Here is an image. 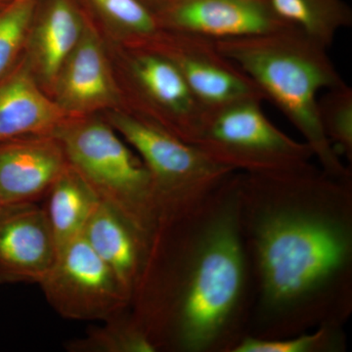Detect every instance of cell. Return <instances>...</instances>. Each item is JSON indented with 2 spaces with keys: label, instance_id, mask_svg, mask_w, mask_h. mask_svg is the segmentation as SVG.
<instances>
[{
  "label": "cell",
  "instance_id": "obj_5",
  "mask_svg": "<svg viewBox=\"0 0 352 352\" xmlns=\"http://www.w3.org/2000/svg\"><path fill=\"white\" fill-rule=\"evenodd\" d=\"M261 99L245 98L204 112L193 144L226 168L252 175L294 173L310 168L307 143L289 138L268 120Z\"/></svg>",
  "mask_w": 352,
  "mask_h": 352
},
{
  "label": "cell",
  "instance_id": "obj_15",
  "mask_svg": "<svg viewBox=\"0 0 352 352\" xmlns=\"http://www.w3.org/2000/svg\"><path fill=\"white\" fill-rule=\"evenodd\" d=\"M63 109L41 92L29 69L0 80V143L30 135H52L67 122Z\"/></svg>",
  "mask_w": 352,
  "mask_h": 352
},
{
  "label": "cell",
  "instance_id": "obj_18",
  "mask_svg": "<svg viewBox=\"0 0 352 352\" xmlns=\"http://www.w3.org/2000/svg\"><path fill=\"white\" fill-rule=\"evenodd\" d=\"M275 13L322 45H332L340 30L351 27V8L342 0H270Z\"/></svg>",
  "mask_w": 352,
  "mask_h": 352
},
{
  "label": "cell",
  "instance_id": "obj_3",
  "mask_svg": "<svg viewBox=\"0 0 352 352\" xmlns=\"http://www.w3.org/2000/svg\"><path fill=\"white\" fill-rule=\"evenodd\" d=\"M52 135L101 203L131 222L154 247L162 226L151 175L117 131L99 120H67Z\"/></svg>",
  "mask_w": 352,
  "mask_h": 352
},
{
  "label": "cell",
  "instance_id": "obj_17",
  "mask_svg": "<svg viewBox=\"0 0 352 352\" xmlns=\"http://www.w3.org/2000/svg\"><path fill=\"white\" fill-rule=\"evenodd\" d=\"M85 29L80 13L69 0L51 1L34 34V55L46 80L54 82Z\"/></svg>",
  "mask_w": 352,
  "mask_h": 352
},
{
  "label": "cell",
  "instance_id": "obj_1",
  "mask_svg": "<svg viewBox=\"0 0 352 352\" xmlns=\"http://www.w3.org/2000/svg\"><path fill=\"white\" fill-rule=\"evenodd\" d=\"M215 44L302 134L326 173L346 178L349 173L326 138L319 118V91L346 85L327 47L294 27Z\"/></svg>",
  "mask_w": 352,
  "mask_h": 352
},
{
  "label": "cell",
  "instance_id": "obj_4",
  "mask_svg": "<svg viewBox=\"0 0 352 352\" xmlns=\"http://www.w3.org/2000/svg\"><path fill=\"white\" fill-rule=\"evenodd\" d=\"M223 215L204 236L178 302V340L189 351L214 344L231 320L244 288L238 223L232 212Z\"/></svg>",
  "mask_w": 352,
  "mask_h": 352
},
{
  "label": "cell",
  "instance_id": "obj_13",
  "mask_svg": "<svg viewBox=\"0 0 352 352\" xmlns=\"http://www.w3.org/2000/svg\"><path fill=\"white\" fill-rule=\"evenodd\" d=\"M55 82L57 104L66 113L90 112L120 100L101 41L87 25Z\"/></svg>",
  "mask_w": 352,
  "mask_h": 352
},
{
  "label": "cell",
  "instance_id": "obj_21",
  "mask_svg": "<svg viewBox=\"0 0 352 352\" xmlns=\"http://www.w3.org/2000/svg\"><path fill=\"white\" fill-rule=\"evenodd\" d=\"M36 0H14L0 11V80L6 75L24 43Z\"/></svg>",
  "mask_w": 352,
  "mask_h": 352
},
{
  "label": "cell",
  "instance_id": "obj_12",
  "mask_svg": "<svg viewBox=\"0 0 352 352\" xmlns=\"http://www.w3.org/2000/svg\"><path fill=\"white\" fill-rule=\"evenodd\" d=\"M53 135H30L0 143V198L4 205L38 203L68 166Z\"/></svg>",
  "mask_w": 352,
  "mask_h": 352
},
{
  "label": "cell",
  "instance_id": "obj_11",
  "mask_svg": "<svg viewBox=\"0 0 352 352\" xmlns=\"http://www.w3.org/2000/svg\"><path fill=\"white\" fill-rule=\"evenodd\" d=\"M56 254V243L38 203L3 206L0 210V285H38Z\"/></svg>",
  "mask_w": 352,
  "mask_h": 352
},
{
  "label": "cell",
  "instance_id": "obj_19",
  "mask_svg": "<svg viewBox=\"0 0 352 352\" xmlns=\"http://www.w3.org/2000/svg\"><path fill=\"white\" fill-rule=\"evenodd\" d=\"M120 314L108 319L105 325L91 329L82 339L72 342L68 349L78 352H152L156 340L132 322L120 318Z\"/></svg>",
  "mask_w": 352,
  "mask_h": 352
},
{
  "label": "cell",
  "instance_id": "obj_22",
  "mask_svg": "<svg viewBox=\"0 0 352 352\" xmlns=\"http://www.w3.org/2000/svg\"><path fill=\"white\" fill-rule=\"evenodd\" d=\"M113 25L132 38L142 41L160 30L156 14L141 0H91Z\"/></svg>",
  "mask_w": 352,
  "mask_h": 352
},
{
  "label": "cell",
  "instance_id": "obj_2",
  "mask_svg": "<svg viewBox=\"0 0 352 352\" xmlns=\"http://www.w3.org/2000/svg\"><path fill=\"white\" fill-rule=\"evenodd\" d=\"M254 248L266 307L284 311L333 283L351 254V237L331 215L286 206L256 221Z\"/></svg>",
  "mask_w": 352,
  "mask_h": 352
},
{
  "label": "cell",
  "instance_id": "obj_14",
  "mask_svg": "<svg viewBox=\"0 0 352 352\" xmlns=\"http://www.w3.org/2000/svg\"><path fill=\"white\" fill-rule=\"evenodd\" d=\"M82 236L131 300L144 276L151 244L131 222L101 201Z\"/></svg>",
  "mask_w": 352,
  "mask_h": 352
},
{
  "label": "cell",
  "instance_id": "obj_20",
  "mask_svg": "<svg viewBox=\"0 0 352 352\" xmlns=\"http://www.w3.org/2000/svg\"><path fill=\"white\" fill-rule=\"evenodd\" d=\"M318 112L324 133L333 149L351 160L352 89L349 85L328 89L318 98Z\"/></svg>",
  "mask_w": 352,
  "mask_h": 352
},
{
  "label": "cell",
  "instance_id": "obj_9",
  "mask_svg": "<svg viewBox=\"0 0 352 352\" xmlns=\"http://www.w3.org/2000/svg\"><path fill=\"white\" fill-rule=\"evenodd\" d=\"M129 73L134 91L146 111L140 118L193 144L205 109L173 62L145 47L131 55Z\"/></svg>",
  "mask_w": 352,
  "mask_h": 352
},
{
  "label": "cell",
  "instance_id": "obj_24",
  "mask_svg": "<svg viewBox=\"0 0 352 352\" xmlns=\"http://www.w3.org/2000/svg\"><path fill=\"white\" fill-rule=\"evenodd\" d=\"M143 3L146 4L148 7H149L150 4L153 6H160L161 7L162 3H163L164 0H141ZM150 8V7H149ZM151 9V8H150Z\"/></svg>",
  "mask_w": 352,
  "mask_h": 352
},
{
  "label": "cell",
  "instance_id": "obj_16",
  "mask_svg": "<svg viewBox=\"0 0 352 352\" xmlns=\"http://www.w3.org/2000/svg\"><path fill=\"white\" fill-rule=\"evenodd\" d=\"M41 206L60 248L82 235L88 220L100 204L85 177L68 164L55 180Z\"/></svg>",
  "mask_w": 352,
  "mask_h": 352
},
{
  "label": "cell",
  "instance_id": "obj_6",
  "mask_svg": "<svg viewBox=\"0 0 352 352\" xmlns=\"http://www.w3.org/2000/svg\"><path fill=\"white\" fill-rule=\"evenodd\" d=\"M111 122L151 175L163 227L182 215L192 198L215 188L232 173L195 146L133 113H113Z\"/></svg>",
  "mask_w": 352,
  "mask_h": 352
},
{
  "label": "cell",
  "instance_id": "obj_25",
  "mask_svg": "<svg viewBox=\"0 0 352 352\" xmlns=\"http://www.w3.org/2000/svg\"><path fill=\"white\" fill-rule=\"evenodd\" d=\"M4 203L2 201L1 198H0V210H1L2 208H3Z\"/></svg>",
  "mask_w": 352,
  "mask_h": 352
},
{
  "label": "cell",
  "instance_id": "obj_8",
  "mask_svg": "<svg viewBox=\"0 0 352 352\" xmlns=\"http://www.w3.org/2000/svg\"><path fill=\"white\" fill-rule=\"evenodd\" d=\"M140 41L173 62L205 110L245 98L264 100L256 83L220 52L212 39L183 32L162 34L159 30Z\"/></svg>",
  "mask_w": 352,
  "mask_h": 352
},
{
  "label": "cell",
  "instance_id": "obj_23",
  "mask_svg": "<svg viewBox=\"0 0 352 352\" xmlns=\"http://www.w3.org/2000/svg\"><path fill=\"white\" fill-rule=\"evenodd\" d=\"M325 340V332L303 335L286 340H263L249 338L234 347L235 352H309L319 349Z\"/></svg>",
  "mask_w": 352,
  "mask_h": 352
},
{
  "label": "cell",
  "instance_id": "obj_10",
  "mask_svg": "<svg viewBox=\"0 0 352 352\" xmlns=\"http://www.w3.org/2000/svg\"><path fill=\"white\" fill-rule=\"evenodd\" d=\"M156 17L160 30L166 28L214 41L293 27L275 13L270 0H164Z\"/></svg>",
  "mask_w": 352,
  "mask_h": 352
},
{
  "label": "cell",
  "instance_id": "obj_7",
  "mask_svg": "<svg viewBox=\"0 0 352 352\" xmlns=\"http://www.w3.org/2000/svg\"><path fill=\"white\" fill-rule=\"evenodd\" d=\"M38 285L51 307L69 320L106 321L122 314L131 302L82 235L58 249Z\"/></svg>",
  "mask_w": 352,
  "mask_h": 352
}]
</instances>
